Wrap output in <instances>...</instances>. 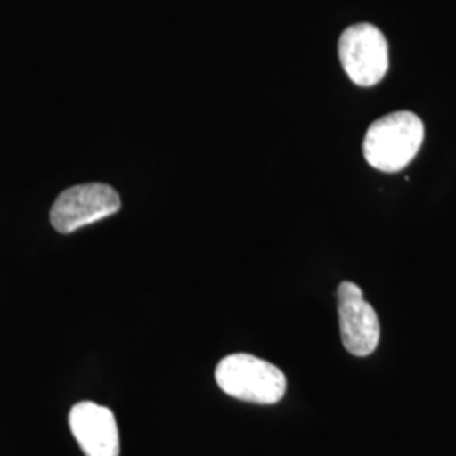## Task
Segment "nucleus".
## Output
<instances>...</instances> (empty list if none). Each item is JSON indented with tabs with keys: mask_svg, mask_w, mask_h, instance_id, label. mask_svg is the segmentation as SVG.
Masks as SVG:
<instances>
[{
	"mask_svg": "<svg viewBox=\"0 0 456 456\" xmlns=\"http://www.w3.org/2000/svg\"><path fill=\"white\" fill-rule=\"evenodd\" d=\"M120 207V196L112 186L103 183L78 184L56 198L49 220L53 227L66 235L114 215Z\"/></svg>",
	"mask_w": 456,
	"mask_h": 456,
	"instance_id": "obj_4",
	"label": "nucleus"
},
{
	"mask_svg": "<svg viewBox=\"0 0 456 456\" xmlns=\"http://www.w3.org/2000/svg\"><path fill=\"white\" fill-rule=\"evenodd\" d=\"M423 141L424 124L418 115L394 112L369 127L363 139V156L375 169L397 173L416 158Z\"/></svg>",
	"mask_w": 456,
	"mask_h": 456,
	"instance_id": "obj_1",
	"label": "nucleus"
},
{
	"mask_svg": "<svg viewBox=\"0 0 456 456\" xmlns=\"http://www.w3.org/2000/svg\"><path fill=\"white\" fill-rule=\"evenodd\" d=\"M215 380L230 397L254 404H276L288 387L286 375L279 367L248 354H233L220 360Z\"/></svg>",
	"mask_w": 456,
	"mask_h": 456,
	"instance_id": "obj_2",
	"label": "nucleus"
},
{
	"mask_svg": "<svg viewBox=\"0 0 456 456\" xmlns=\"http://www.w3.org/2000/svg\"><path fill=\"white\" fill-rule=\"evenodd\" d=\"M338 56L348 78L363 88L382 82L389 69V46L374 24L346 28L338 41Z\"/></svg>",
	"mask_w": 456,
	"mask_h": 456,
	"instance_id": "obj_3",
	"label": "nucleus"
},
{
	"mask_svg": "<svg viewBox=\"0 0 456 456\" xmlns=\"http://www.w3.org/2000/svg\"><path fill=\"white\" fill-rule=\"evenodd\" d=\"M69 429L86 456H118L120 436L114 412L92 401L75 404L68 416Z\"/></svg>",
	"mask_w": 456,
	"mask_h": 456,
	"instance_id": "obj_6",
	"label": "nucleus"
},
{
	"mask_svg": "<svg viewBox=\"0 0 456 456\" xmlns=\"http://www.w3.org/2000/svg\"><path fill=\"white\" fill-rule=\"evenodd\" d=\"M337 297L345 350L355 357L372 355L380 340V322L372 305L363 299L362 289L350 281L338 286Z\"/></svg>",
	"mask_w": 456,
	"mask_h": 456,
	"instance_id": "obj_5",
	"label": "nucleus"
}]
</instances>
